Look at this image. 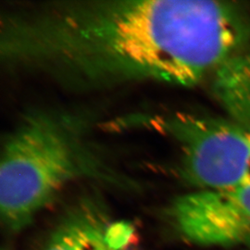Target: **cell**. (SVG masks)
Masks as SVG:
<instances>
[{
    "mask_svg": "<svg viewBox=\"0 0 250 250\" xmlns=\"http://www.w3.org/2000/svg\"><path fill=\"white\" fill-rule=\"evenodd\" d=\"M250 41V15L224 1H52L9 6L0 16L4 67L72 89L193 86Z\"/></svg>",
    "mask_w": 250,
    "mask_h": 250,
    "instance_id": "1",
    "label": "cell"
},
{
    "mask_svg": "<svg viewBox=\"0 0 250 250\" xmlns=\"http://www.w3.org/2000/svg\"><path fill=\"white\" fill-rule=\"evenodd\" d=\"M102 167L73 119L53 111L31 112L2 146V223L9 231L24 229L67 185L98 177Z\"/></svg>",
    "mask_w": 250,
    "mask_h": 250,
    "instance_id": "2",
    "label": "cell"
},
{
    "mask_svg": "<svg viewBox=\"0 0 250 250\" xmlns=\"http://www.w3.org/2000/svg\"><path fill=\"white\" fill-rule=\"evenodd\" d=\"M180 150V172L199 190L250 185V126L186 112L142 119Z\"/></svg>",
    "mask_w": 250,
    "mask_h": 250,
    "instance_id": "3",
    "label": "cell"
},
{
    "mask_svg": "<svg viewBox=\"0 0 250 250\" xmlns=\"http://www.w3.org/2000/svg\"><path fill=\"white\" fill-rule=\"evenodd\" d=\"M170 223L186 241L202 247L250 244V185L198 190L177 197Z\"/></svg>",
    "mask_w": 250,
    "mask_h": 250,
    "instance_id": "4",
    "label": "cell"
},
{
    "mask_svg": "<svg viewBox=\"0 0 250 250\" xmlns=\"http://www.w3.org/2000/svg\"><path fill=\"white\" fill-rule=\"evenodd\" d=\"M132 224L114 220L100 202L83 199L56 226L44 250H135Z\"/></svg>",
    "mask_w": 250,
    "mask_h": 250,
    "instance_id": "5",
    "label": "cell"
},
{
    "mask_svg": "<svg viewBox=\"0 0 250 250\" xmlns=\"http://www.w3.org/2000/svg\"><path fill=\"white\" fill-rule=\"evenodd\" d=\"M211 77L215 98L229 118L250 126V49L233 56Z\"/></svg>",
    "mask_w": 250,
    "mask_h": 250,
    "instance_id": "6",
    "label": "cell"
},
{
    "mask_svg": "<svg viewBox=\"0 0 250 250\" xmlns=\"http://www.w3.org/2000/svg\"></svg>",
    "mask_w": 250,
    "mask_h": 250,
    "instance_id": "7",
    "label": "cell"
}]
</instances>
